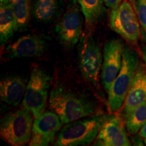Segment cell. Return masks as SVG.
<instances>
[{
	"mask_svg": "<svg viewBox=\"0 0 146 146\" xmlns=\"http://www.w3.org/2000/svg\"><path fill=\"white\" fill-rule=\"evenodd\" d=\"M96 104L62 88L51 91L49 108L58 114L62 124H68L76 120L92 115L96 110Z\"/></svg>",
	"mask_w": 146,
	"mask_h": 146,
	"instance_id": "1",
	"label": "cell"
},
{
	"mask_svg": "<svg viewBox=\"0 0 146 146\" xmlns=\"http://www.w3.org/2000/svg\"><path fill=\"white\" fill-rule=\"evenodd\" d=\"M110 114H98L71 122L62 128L55 145H88L94 142Z\"/></svg>",
	"mask_w": 146,
	"mask_h": 146,
	"instance_id": "2",
	"label": "cell"
},
{
	"mask_svg": "<svg viewBox=\"0 0 146 146\" xmlns=\"http://www.w3.org/2000/svg\"><path fill=\"white\" fill-rule=\"evenodd\" d=\"M139 66L137 52L131 47H125L121 68L108 93V104L112 112H118L121 109Z\"/></svg>",
	"mask_w": 146,
	"mask_h": 146,
	"instance_id": "3",
	"label": "cell"
},
{
	"mask_svg": "<svg viewBox=\"0 0 146 146\" xmlns=\"http://www.w3.org/2000/svg\"><path fill=\"white\" fill-rule=\"evenodd\" d=\"M78 51V65L82 75L102 96L100 86L103 62L101 47L91 35L85 34L80 39Z\"/></svg>",
	"mask_w": 146,
	"mask_h": 146,
	"instance_id": "4",
	"label": "cell"
},
{
	"mask_svg": "<svg viewBox=\"0 0 146 146\" xmlns=\"http://www.w3.org/2000/svg\"><path fill=\"white\" fill-rule=\"evenodd\" d=\"M32 115L23 108L5 114L1 120V138L12 146L25 145L30 142L33 125Z\"/></svg>",
	"mask_w": 146,
	"mask_h": 146,
	"instance_id": "5",
	"label": "cell"
},
{
	"mask_svg": "<svg viewBox=\"0 0 146 146\" xmlns=\"http://www.w3.org/2000/svg\"><path fill=\"white\" fill-rule=\"evenodd\" d=\"M109 25L113 31L128 43L131 45L137 44L141 36V25L131 1L123 0L117 8L111 10Z\"/></svg>",
	"mask_w": 146,
	"mask_h": 146,
	"instance_id": "6",
	"label": "cell"
},
{
	"mask_svg": "<svg viewBox=\"0 0 146 146\" xmlns=\"http://www.w3.org/2000/svg\"><path fill=\"white\" fill-rule=\"evenodd\" d=\"M51 76L41 69L33 68L31 73L22 108L31 112L35 118L45 112Z\"/></svg>",
	"mask_w": 146,
	"mask_h": 146,
	"instance_id": "7",
	"label": "cell"
},
{
	"mask_svg": "<svg viewBox=\"0 0 146 146\" xmlns=\"http://www.w3.org/2000/svg\"><path fill=\"white\" fill-rule=\"evenodd\" d=\"M124 48L123 41L118 39L109 40L104 44L101 81L107 94L121 68Z\"/></svg>",
	"mask_w": 146,
	"mask_h": 146,
	"instance_id": "8",
	"label": "cell"
},
{
	"mask_svg": "<svg viewBox=\"0 0 146 146\" xmlns=\"http://www.w3.org/2000/svg\"><path fill=\"white\" fill-rule=\"evenodd\" d=\"M62 126V123L56 113L45 111L39 116L35 118L29 145H48L54 141Z\"/></svg>",
	"mask_w": 146,
	"mask_h": 146,
	"instance_id": "9",
	"label": "cell"
},
{
	"mask_svg": "<svg viewBox=\"0 0 146 146\" xmlns=\"http://www.w3.org/2000/svg\"><path fill=\"white\" fill-rule=\"evenodd\" d=\"M125 123L120 115L110 114L102 125L94 142L95 145L130 146L131 142L126 131Z\"/></svg>",
	"mask_w": 146,
	"mask_h": 146,
	"instance_id": "10",
	"label": "cell"
},
{
	"mask_svg": "<svg viewBox=\"0 0 146 146\" xmlns=\"http://www.w3.org/2000/svg\"><path fill=\"white\" fill-rule=\"evenodd\" d=\"M60 41L67 48L74 47L82 35V19L78 9L72 5L67 10L56 27Z\"/></svg>",
	"mask_w": 146,
	"mask_h": 146,
	"instance_id": "11",
	"label": "cell"
},
{
	"mask_svg": "<svg viewBox=\"0 0 146 146\" xmlns=\"http://www.w3.org/2000/svg\"><path fill=\"white\" fill-rule=\"evenodd\" d=\"M46 42L41 36L36 35H27L18 39L6 48L9 58L37 57L44 54Z\"/></svg>",
	"mask_w": 146,
	"mask_h": 146,
	"instance_id": "12",
	"label": "cell"
},
{
	"mask_svg": "<svg viewBox=\"0 0 146 146\" xmlns=\"http://www.w3.org/2000/svg\"><path fill=\"white\" fill-rule=\"evenodd\" d=\"M146 102V68L140 64L122 106L120 116L126 119L135 108Z\"/></svg>",
	"mask_w": 146,
	"mask_h": 146,
	"instance_id": "13",
	"label": "cell"
},
{
	"mask_svg": "<svg viewBox=\"0 0 146 146\" xmlns=\"http://www.w3.org/2000/svg\"><path fill=\"white\" fill-rule=\"evenodd\" d=\"M27 84L26 78L21 76L3 78L0 83L1 100L13 106H18L25 96Z\"/></svg>",
	"mask_w": 146,
	"mask_h": 146,
	"instance_id": "14",
	"label": "cell"
},
{
	"mask_svg": "<svg viewBox=\"0 0 146 146\" xmlns=\"http://www.w3.org/2000/svg\"><path fill=\"white\" fill-rule=\"evenodd\" d=\"M85 16L86 35L90 32L104 16L106 8L103 0H78Z\"/></svg>",
	"mask_w": 146,
	"mask_h": 146,
	"instance_id": "15",
	"label": "cell"
},
{
	"mask_svg": "<svg viewBox=\"0 0 146 146\" xmlns=\"http://www.w3.org/2000/svg\"><path fill=\"white\" fill-rule=\"evenodd\" d=\"M18 31L17 22L12 2L1 3L0 8V42L3 45Z\"/></svg>",
	"mask_w": 146,
	"mask_h": 146,
	"instance_id": "16",
	"label": "cell"
},
{
	"mask_svg": "<svg viewBox=\"0 0 146 146\" xmlns=\"http://www.w3.org/2000/svg\"><path fill=\"white\" fill-rule=\"evenodd\" d=\"M58 10L57 0H35L33 12L40 22L52 21Z\"/></svg>",
	"mask_w": 146,
	"mask_h": 146,
	"instance_id": "17",
	"label": "cell"
},
{
	"mask_svg": "<svg viewBox=\"0 0 146 146\" xmlns=\"http://www.w3.org/2000/svg\"><path fill=\"white\" fill-rule=\"evenodd\" d=\"M146 123V102L135 108L125 119L127 131L131 135H136Z\"/></svg>",
	"mask_w": 146,
	"mask_h": 146,
	"instance_id": "18",
	"label": "cell"
},
{
	"mask_svg": "<svg viewBox=\"0 0 146 146\" xmlns=\"http://www.w3.org/2000/svg\"><path fill=\"white\" fill-rule=\"evenodd\" d=\"M31 5V0H16L12 3L18 30L23 29L27 25L30 17Z\"/></svg>",
	"mask_w": 146,
	"mask_h": 146,
	"instance_id": "19",
	"label": "cell"
},
{
	"mask_svg": "<svg viewBox=\"0 0 146 146\" xmlns=\"http://www.w3.org/2000/svg\"><path fill=\"white\" fill-rule=\"evenodd\" d=\"M131 3L135 10L146 39V0H135L132 1Z\"/></svg>",
	"mask_w": 146,
	"mask_h": 146,
	"instance_id": "20",
	"label": "cell"
},
{
	"mask_svg": "<svg viewBox=\"0 0 146 146\" xmlns=\"http://www.w3.org/2000/svg\"><path fill=\"white\" fill-rule=\"evenodd\" d=\"M105 5L108 8L112 9L117 8L123 0H103Z\"/></svg>",
	"mask_w": 146,
	"mask_h": 146,
	"instance_id": "21",
	"label": "cell"
},
{
	"mask_svg": "<svg viewBox=\"0 0 146 146\" xmlns=\"http://www.w3.org/2000/svg\"><path fill=\"white\" fill-rule=\"evenodd\" d=\"M139 135L142 138L146 139V123L141 127L140 131H139Z\"/></svg>",
	"mask_w": 146,
	"mask_h": 146,
	"instance_id": "22",
	"label": "cell"
},
{
	"mask_svg": "<svg viewBox=\"0 0 146 146\" xmlns=\"http://www.w3.org/2000/svg\"><path fill=\"white\" fill-rule=\"evenodd\" d=\"M142 54H143V58L145 62V66L146 68V47H144L142 48Z\"/></svg>",
	"mask_w": 146,
	"mask_h": 146,
	"instance_id": "23",
	"label": "cell"
},
{
	"mask_svg": "<svg viewBox=\"0 0 146 146\" xmlns=\"http://www.w3.org/2000/svg\"><path fill=\"white\" fill-rule=\"evenodd\" d=\"M0 1H1V3L10 2V1H9V0H0Z\"/></svg>",
	"mask_w": 146,
	"mask_h": 146,
	"instance_id": "24",
	"label": "cell"
},
{
	"mask_svg": "<svg viewBox=\"0 0 146 146\" xmlns=\"http://www.w3.org/2000/svg\"><path fill=\"white\" fill-rule=\"evenodd\" d=\"M144 143H145V144L146 145V139H144Z\"/></svg>",
	"mask_w": 146,
	"mask_h": 146,
	"instance_id": "25",
	"label": "cell"
},
{
	"mask_svg": "<svg viewBox=\"0 0 146 146\" xmlns=\"http://www.w3.org/2000/svg\"><path fill=\"white\" fill-rule=\"evenodd\" d=\"M73 1H74V3H75V1H76V0H73Z\"/></svg>",
	"mask_w": 146,
	"mask_h": 146,
	"instance_id": "26",
	"label": "cell"
},
{
	"mask_svg": "<svg viewBox=\"0 0 146 146\" xmlns=\"http://www.w3.org/2000/svg\"><path fill=\"white\" fill-rule=\"evenodd\" d=\"M131 1H135V0H130Z\"/></svg>",
	"mask_w": 146,
	"mask_h": 146,
	"instance_id": "27",
	"label": "cell"
}]
</instances>
